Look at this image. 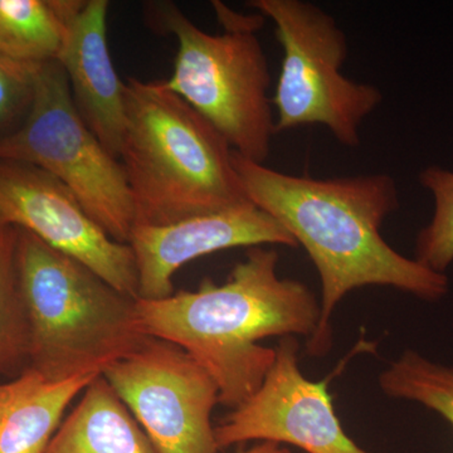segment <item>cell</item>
I'll return each instance as SVG.
<instances>
[{"instance_id": "obj_17", "label": "cell", "mask_w": 453, "mask_h": 453, "mask_svg": "<svg viewBox=\"0 0 453 453\" xmlns=\"http://www.w3.org/2000/svg\"><path fill=\"white\" fill-rule=\"evenodd\" d=\"M18 228L0 225V372L28 362V319L17 273Z\"/></svg>"}, {"instance_id": "obj_2", "label": "cell", "mask_w": 453, "mask_h": 453, "mask_svg": "<svg viewBox=\"0 0 453 453\" xmlns=\"http://www.w3.org/2000/svg\"><path fill=\"white\" fill-rule=\"evenodd\" d=\"M277 266L276 250L251 247L222 285L204 279L195 291L136 303L146 335L195 357L219 386V404L231 410L259 388L275 362V348L262 347L261 340H309L320 323L314 292L280 277Z\"/></svg>"}, {"instance_id": "obj_6", "label": "cell", "mask_w": 453, "mask_h": 453, "mask_svg": "<svg viewBox=\"0 0 453 453\" xmlns=\"http://www.w3.org/2000/svg\"><path fill=\"white\" fill-rule=\"evenodd\" d=\"M273 20L283 50L273 106L276 134L321 125L357 148L363 122L383 101L380 89L342 73L348 40L332 14L306 0H251Z\"/></svg>"}, {"instance_id": "obj_7", "label": "cell", "mask_w": 453, "mask_h": 453, "mask_svg": "<svg viewBox=\"0 0 453 453\" xmlns=\"http://www.w3.org/2000/svg\"><path fill=\"white\" fill-rule=\"evenodd\" d=\"M0 160L49 173L112 240L129 242L135 211L127 174L77 112L58 62L33 76L31 109L19 127L0 138Z\"/></svg>"}, {"instance_id": "obj_15", "label": "cell", "mask_w": 453, "mask_h": 453, "mask_svg": "<svg viewBox=\"0 0 453 453\" xmlns=\"http://www.w3.org/2000/svg\"><path fill=\"white\" fill-rule=\"evenodd\" d=\"M85 0H0V65L33 76L58 61Z\"/></svg>"}, {"instance_id": "obj_16", "label": "cell", "mask_w": 453, "mask_h": 453, "mask_svg": "<svg viewBox=\"0 0 453 453\" xmlns=\"http://www.w3.org/2000/svg\"><path fill=\"white\" fill-rule=\"evenodd\" d=\"M381 392L437 413L453 431V365H441L416 350H405L380 372Z\"/></svg>"}, {"instance_id": "obj_19", "label": "cell", "mask_w": 453, "mask_h": 453, "mask_svg": "<svg viewBox=\"0 0 453 453\" xmlns=\"http://www.w3.org/2000/svg\"><path fill=\"white\" fill-rule=\"evenodd\" d=\"M33 76L0 65V131L7 129L20 116H27L31 109Z\"/></svg>"}, {"instance_id": "obj_5", "label": "cell", "mask_w": 453, "mask_h": 453, "mask_svg": "<svg viewBox=\"0 0 453 453\" xmlns=\"http://www.w3.org/2000/svg\"><path fill=\"white\" fill-rule=\"evenodd\" d=\"M157 23L178 41L165 85L216 127L232 150L265 164L276 135L271 74L257 29L211 35L173 3L154 5Z\"/></svg>"}, {"instance_id": "obj_10", "label": "cell", "mask_w": 453, "mask_h": 453, "mask_svg": "<svg viewBox=\"0 0 453 453\" xmlns=\"http://www.w3.org/2000/svg\"><path fill=\"white\" fill-rule=\"evenodd\" d=\"M0 216L5 225L25 229L138 299V268L130 244L112 240L73 193L49 173L0 160Z\"/></svg>"}, {"instance_id": "obj_12", "label": "cell", "mask_w": 453, "mask_h": 453, "mask_svg": "<svg viewBox=\"0 0 453 453\" xmlns=\"http://www.w3.org/2000/svg\"><path fill=\"white\" fill-rule=\"evenodd\" d=\"M109 7L107 0H85L57 62L64 68L77 112L119 159L125 129V82L107 46Z\"/></svg>"}, {"instance_id": "obj_21", "label": "cell", "mask_w": 453, "mask_h": 453, "mask_svg": "<svg viewBox=\"0 0 453 453\" xmlns=\"http://www.w3.org/2000/svg\"><path fill=\"white\" fill-rule=\"evenodd\" d=\"M0 225H5V223H3L2 216H0Z\"/></svg>"}, {"instance_id": "obj_11", "label": "cell", "mask_w": 453, "mask_h": 453, "mask_svg": "<svg viewBox=\"0 0 453 453\" xmlns=\"http://www.w3.org/2000/svg\"><path fill=\"white\" fill-rule=\"evenodd\" d=\"M127 244L135 256L142 300L174 294L177 271L203 256L237 247H299L273 217L250 201L170 225L135 226Z\"/></svg>"}, {"instance_id": "obj_8", "label": "cell", "mask_w": 453, "mask_h": 453, "mask_svg": "<svg viewBox=\"0 0 453 453\" xmlns=\"http://www.w3.org/2000/svg\"><path fill=\"white\" fill-rule=\"evenodd\" d=\"M101 375L160 453H219L211 425L219 386L184 349L146 336Z\"/></svg>"}, {"instance_id": "obj_20", "label": "cell", "mask_w": 453, "mask_h": 453, "mask_svg": "<svg viewBox=\"0 0 453 453\" xmlns=\"http://www.w3.org/2000/svg\"><path fill=\"white\" fill-rule=\"evenodd\" d=\"M235 453H294L288 447L273 442H258L251 449H243Z\"/></svg>"}, {"instance_id": "obj_9", "label": "cell", "mask_w": 453, "mask_h": 453, "mask_svg": "<svg viewBox=\"0 0 453 453\" xmlns=\"http://www.w3.org/2000/svg\"><path fill=\"white\" fill-rule=\"evenodd\" d=\"M299 349L295 336L280 339L275 362L259 388L214 427L219 451L258 441L306 453H371L345 434L327 390L330 380L303 374Z\"/></svg>"}, {"instance_id": "obj_18", "label": "cell", "mask_w": 453, "mask_h": 453, "mask_svg": "<svg viewBox=\"0 0 453 453\" xmlns=\"http://www.w3.org/2000/svg\"><path fill=\"white\" fill-rule=\"evenodd\" d=\"M419 181L434 196V213L417 235L414 258L429 270L446 275L453 264V172L428 166L419 174Z\"/></svg>"}, {"instance_id": "obj_4", "label": "cell", "mask_w": 453, "mask_h": 453, "mask_svg": "<svg viewBox=\"0 0 453 453\" xmlns=\"http://www.w3.org/2000/svg\"><path fill=\"white\" fill-rule=\"evenodd\" d=\"M16 261L28 319V366L47 380L101 375L148 336L138 299L25 229L18 228Z\"/></svg>"}, {"instance_id": "obj_13", "label": "cell", "mask_w": 453, "mask_h": 453, "mask_svg": "<svg viewBox=\"0 0 453 453\" xmlns=\"http://www.w3.org/2000/svg\"><path fill=\"white\" fill-rule=\"evenodd\" d=\"M96 377L53 381L28 366L0 383V453H46L65 411Z\"/></svg>"}, {"instance_id": "obj_3", "label": "cell", "mask_w": 453, "mask_h": 453, "mask_svg": "<svg viewBox=\"0 0 453 453\" xmlns=\"http://www.w3.org/2000/svg\"><path fill=\"white\" fill-rule=\"evenodd\" d=\"M232 154L222 134L165 81L127 80L119 160L135 226L170 225L249 201Z\"/></svg>"}, {"instance_id": "obj_14", "label": "cell", "mask_w": 453, "mask_h": 453, "mask_svg": "<svg viewBox=\"0 0 453 453\" xmlns=\"http://www.w3.org/2000/svg\"><path fill=\"white\" fill-rule=\"evenodd\" d=\"M46 453H160L103 375L50 440Z\"/></svg>"}, {"instance_id": "obj_1", "label": "cell", "mask_w": 453, "mask_h": 453, "mask_svg": "<svg viewBox=\"0 0 453 453\" xmlns=\"http://www.w3.org/2000/svg\"><path fill=\"white\" fill-rule=\"evenodd\" d=\"M244 195L273 217L303 246L321 282L320 323L308 340L310 356L332 347V318L349 292L386 286L436 303L449 279L396 252L380 234L398 210L395 178L383 173L356 177L291 175L232 154Z\"/></svg>"}]
</instances>
